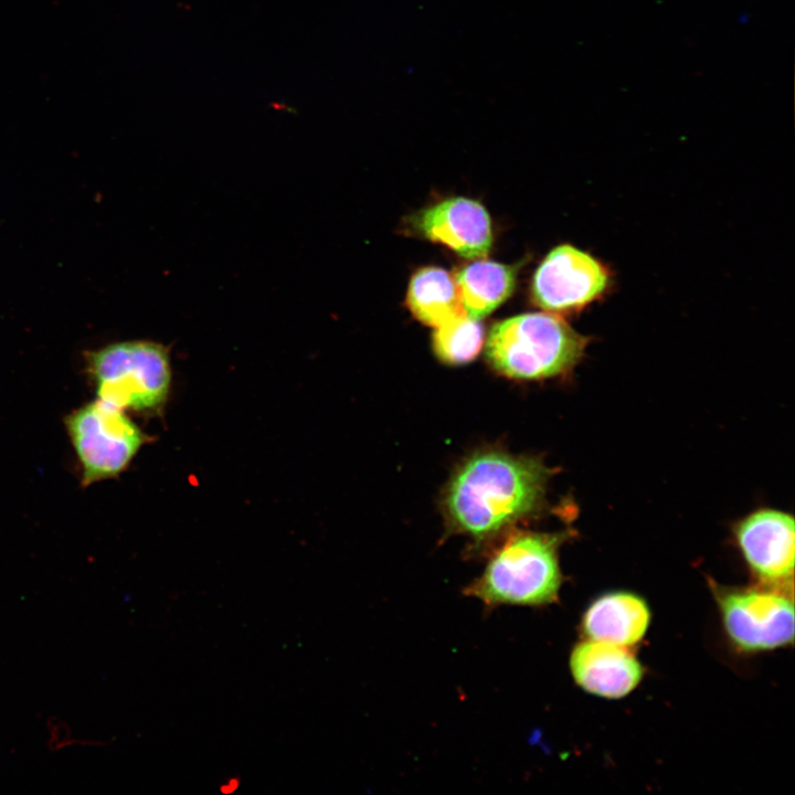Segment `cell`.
Wrapping results in <instances>:
<instances>
[{"label": "cell", "mask_w": 795, "mask_h": 795, "mask_svg": "<svg viewBox=\"0 0 795 795\" xmlns=\"http://www.w3.org/2000/svg\"><path fill=\"white\" fill-rule=\"evenodd\" d=\"M406 305L416 319L434 328L466 314L454 278L445 269L434 266L414 273Z\"/></svg>", "instance_id": "obj_13"}, {"label": "cell", "mask_w": 795, "mask_h": 795, "mask_svg": "<svg viewBox=\"0 0 795 795\" xmlns=\"http://www.w3.org/2000/svg\"><path fill=\"white\" fill-rule=\"evenodd\" d=\"M484 344V328L476 319L466 314L435 328L433 350L444 363L462 364L470 362Z\"/></svg>", "instance_id": "obj_14"}, {"label": "cell", "mask_w": 795, "mask_h": 795, "mask_svg": "<svg viewBox=\"0 0 795 795\" xmlns=\"http://www.w3.org/2000/svg\"><path fill=\"white\" fill-rule=\"evenodd\" d=\"M409 224L415 234L444 244L465 258L485 257L491 248L489 214L471 199L443 200L413 214Z\"/></svg>", "instance_id": "obj_9"}, {"label": "cell", "mask_w": 795, "mask_h": 795, "mask_svg": "<svg viewBox=\"0 0 795 795\" xmlns=\"http://www.w3.org/2000/svg\"><path fill=\"white\" fill-rule=\"evenodd\" d=\"M650 623L647 603L629 592H612L596 598L582 619L587 639L630 647L645 636Z\"/></svg>", "instance_id": "obj_11"}, {"label": "cell", "mask_w": 795, "mask_h": 795, "mask_svg": "<svg viewBox=\"0 0 795 795\" xmlns=\"http://www.w3.org/2000/svg\"><path fill=\"white\" fill-rule=\"evenodd\" d=\"M569 665L579 687L607 699L629 695L644 675L640 662L626 647L593 639L573 648Z\"/></svg>", "instance_id": "obj_10"}, {"label": "cell", "mask_w": 795, "mask_h": 795, "mask_svg": "<svg viewBox=\"0 0 795 795\" xmlns=\"http://www.w3.org/2000/svg\"><path fill=\"white\" fill-rule=\"evenodd\" d=\"M551 469L531 456L480 451L452 476L443 511L448 530L485 542L540 512Z\"/></svg>", "instance_id": "obj_1"}, {"label": "cell", "mask_w": 795, "mask_h": 795, "mask_svg": "<svg viewBox=\"0 0 795 795\" xmlns=\"http://www.w3.org/2000/svg\"><path fill=\"white\" fill-rule=\"evenodd\" d=\"M565 538V533H511L464 593L488 608L543 606L556 601L562 582L558 551Z\"/></svg>", "instance_id": "obj_2"}, {"label": "cell", "mask_w": 795, "mask_h": 795, "mask_svg": "<svg viewBox=\"0 0 795 795\" xmlns=\"http://www.w3.org/2000/svg\"><path fill=\"white\" fill-rule=\"evenodd\" d=\"M714 590L725 633L738 648L756 653L793 643L794 606L786 591L765 585Z\"/></svg>", "instance_id": "obj_6"}, {"label": "cell", "mask_w": 795, "mask_h": 795, "mask_svg": "<svg viewBox=\"0 0 795 795\" xmlns=\"http://www.w3.org/2000/svg\"><path fill=\"white\" fill-rule=\"evenodd\" d=\"M612 285L610 268L570 244L551 250L531 283V299L552 314H574L602 299Z\"/></svg>", "instance_id": "obj_7"}, {"label": "cell", "mask_w": 795, "mask_h": 795, "mask_svg": "<svg viewBox=\"0 0 795 795\" xmlns=\"http://www.w3.org/2000/svg\"><path fill=\"white\" fill-rule=\"evenodd\" d=\"M466 315L479 320L510 297L516 284V268L491 261H476L454 276Z\"/></svg>", "instance_id": "obj_12"}, {"label": "cell", "mask_w": 795, "mask_h": 795, "mask_svg": "<svg viewBox=\"0 0 795 795\" xmlns=\"http://www.w3.org/2000/svg\"><path fill=\"white\" fill-rule=\"evenodd\" d=\"M590 341L556 314L528 312L494 324L485 357L506 378L543 380L571 371Z\"/></svg>", "instance_id": "obj_3"}, {"label": "cell", "mask_w": 795, "mask_h": 795, "mask_svg": "<svg viewBox=\"0 0 795 795\" xmlns=\"http://www.w3.org/2000/svg\"><path fill=\"white\" fill-rule=\"evenodd\" d=\"M81 486L118 477L150 437L127 412L95 398L63 417Z\"/></svg>", "instance_id": "obj_5"}, {"label": "cell", "mask_w": 795, "mask_h": 795, "mask_svg": "<svg viewBox=\"0 0 795 795\" xmlns=\"http://www.w3.org/2000/svg\"><path fill=\"white\" fill-rule=\"evenodd\" d=\"M83 358L97 399L141 414L158 413L166 405L172 381L166 346L123 340L87 350Z\"/></svg>", "instance_id": "obj_4"}, {"label": "cell", "mask_w": 795, "mask_h": 795, "mask_svg": "<svg viewBox=\"0 0 795 795\" xmlns=\"http://www.w3.org/2000/svg\"><path fill=\"white\" fill-rule=\"evenodd\" d=\"M742 555L762 585L792 593L794 519L774 509H761L734 527Z\"/></svg>", "instance_id": "obj_8"}]
</instances>
